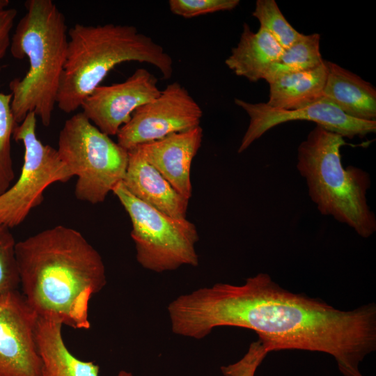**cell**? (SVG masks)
Segmentation results:
<instances>
[{
    "mask_svg": "<svg viewBox=\"0 0 376 376\" xmlns=\"http://www.w3.org/2000/svg\"><path fill=\"white\" fill-rule=\"evenodd\" d=\"M167 309L176 335L201 339L218 327L249 329L268 352L329 354L343 376H363L359 365L376 350L375 304L337 309L281 288L266 273L249 277L242 285L217 283L181 295Z\"/></svg>",
    "mask_w": 376,
    "mask_h": 376,
    "instance_id": "obj_1",
    "label": "cell"
},
{
    "mask_svg": "<svg viewBox=\"0 0 376 376\" xmlns=\"http://www.w3.org/2000/svg\"><path fill=\"white\" fill-rule=\"evenodd\" d=\"M22 294L38 318L88 329L91 297L107 283L99 252L77 230L56 226L16 244Z\"/></svg>",
    "mask_w": 376,
    "mask_h": 376,
    "instance_id": "obj_2",
    "label": "cell"
},
{
    "mask_svg": "<svg viewBox=\"0 0 376 376\" xmlns=\"http://www.w3.org/2000/svg\"><path fill=\"white\" fill-rule=\"evenodd\" d=\"M26 13L11 36L10 52L17 59L27 58L22 78L9 83L11 108L17 124L34 112L44 126L50 125L56 105L68 48L63 13L52 0H28Z\"/></svg>",
    "mask_w": 376,
    "mask_h": 376,
    "instance_id": "obj_3",
    "label": "cell"
},
{
    "mask_svg": "<svg viewBox=\"0 0 376 376\" xmlns=\"http://www.w3.org/2000/svg\"><path fill=\"white\" fill-rule=\"evenodd\" d=\"M68 48L56 100L72 113L100 86L115 66L127 61L146 63L170 79L173 61L164 48L132 25L75 24L68 31Z\"/></svg>",
    "mask_w": 376,
    "mask_h": 376,
    "instance_id": "obj_4",
    "label": "cell"
},
{
    "mask_svg": "<svg viewBox=\"0 0 376 376\" xmlns=\"http://www.w3.org/2000/svg\"><path fill=\"white\" fill-rule=\"evenodd\" d=\"M345 144L342 136L316 125L298 147L297 169L320 214L368 238L376 231L366 197L370 178L358 167H343L340 148Z\"/></svg>",
    "mask_w": 376,
    "mask_h": 376,
    "instance_id": "obj_5",
    "label": "cell"
},
{
    "mask_svg": "<svg viewBox=\"0 0 376 376\" xmlns=\"http://www.w3.org/2000/svg\"><path fill=\"white\" fill-rule=\"evenodd\" d=\"M56 150L62 162L78 177L75 189L78 200L102 203L125 177L128 151L101 132L82 112L65 122Z\"/></svg>",
    "mask_w": 376,
    "mask_h": 376,
    "instance_id": "obj_6",
    "label": "cell"
},
{
    "mask_svg": "<svg viewBox=\"0 0 376 376\" xmlns=\"http://www.w3.org/2000/svg\"><path fill=\"white\" fill-rule=\"evenodd\" d=\"M112 192L130 218L136 260L143 268L161 273L182 265L198 266L195 245L199 237L194 224L146 204L128 191L122 182Z\"/></svg>",
    "mask_w": 376,
    "mask_h": 376,
    "instance_id": "obj_7",
    "label": "cell"
},
{
    "mask_svg": "<svg viewBox=\"0 0 376 376\" xmlns=\"http://www.w3.org/2000/svg\"><path fill=\"white\" fill-rule=\"evenodd\" d=\"M36 121L35 113L30 112L13 132V139L22 143L24 155L18 180L0 195V226L10 229L21 224L31 210L42 202L48 186L66 182L74 176L57 150L38 139Z\"/></svg>",
    "mask_w": 376,
    "mask_h": 376,
    "instance_id": "obj_8",
    "label": "cell"
},
{
    "mask_svg": "<svg viewBox=\"0 0 376 376\" xmlns=\"http://www.w3.org/2000/svg\"><path fill=\"white\" fill-rule=\"evenodd\" d=\"M203 111L188 91L175 81L137 108L119 130L117 143L126 150L200 125Z\"/></svg>",
    "mask_w": 376,
    "mask_h": 376,
    "instance_id": "obj_9",
    "label": "cell"
},
{
    "mask_svg": "<svg viewBox=\"0 0 376 376\" xmlns=\"http://www.w3.org/2000/svg\"><path fill=\"white\" fill-rule=\"evenodd\" d=\"M235 104L244 110L249 117V123L238 148V153L246 150L270 129L292 120L313 121L348 139L363 137L376 131V120H363L350 117L324 97L295 110L276 109L264 102L250 103L238 98L235 99Z\"/></svg>",
    "mask_w": 376,
    "mask_h": 376,
    "instance_id": "obj_10",
    "label": "cell"
},
{
    "mask_svg": "<svg viewBox=\"0 0 376 376\" xmlns=\"http://www.w3.org/2000/svg\"><path fill=\"white\" fill-rule=\"evenodd\" d=\"M37 321L18 290L0 297V376H40Z\"/></svg>",
    "mask_w": 376,
    "mask_h": 376,
    "instance_id": "obj_11",
    "label": "cell"
},
{
    "mask_svg": "<svg viewBox=\"0 0 376 376\" xmlns=\"http://www.w3.org/2000/svg\"><path fill=\"white\" fill-rule=\"evenodd\" d=\"M160 92L157 78L146 69L138 68L123 82L95 88L83 101L81 112L101 132L116 135L137 108Z\"/></svg>",
    "mask_w": 376,
    "mask_h": 376,
    "instance_id": "obj_12",
    "label": "cell"
},
{
    "mask_svg": "<svg viewBox=\"0 0 376 376\" xmlns=\"http://www.w3.org/2000/svg\"><path fill=\"white\" fill-rule=\"evenodd\" d=\"M202 139L203 130L199 125L136 148L179 194L189 200L192 194L191 162L201 146Z\"/></svg>",
    "mask_w": 376,
    "mask_h": 376,
    "instance_id": "obj_13",
    "label": "cell"
},
{
    "mask_svg": "<svg viewBox=\"0 0 376 376\" xmlns=\"http://www.w3.org/2000/svg\"><path fill=\"white\" fill-rule=\"evenodd\" d=\"M122 182L128 191L146 204L170 217L186 218L189 200L173 187L136 147L128 150Z\"/></svg>",
    "mask_w": 376,
    "mask_h": 376,
    "instance_id": "obj_14",
    "label": "cell"
},
{
    "mask_svg": "<svg viewBox=\"0 0 376 376\" xmlns=\"http://www.w3.org/2000/svg\"><path fill=\"white\" fill-rule=\"evenodd\" d=\"M326 65L327 76L322 97L331 102L350 117L363 120H376V90L374 86L335 63L326 61Z\"/></svg>",
    "mask_w": 376,
    "mask_h": 376,
    "instance_id": "obj_15",
    "label": "cell"
},
{
    "mask_svg": "<svg viewBox=\"0 0 376 376\" xmlns=\"http://www.w3.org/2000/svg\"><path fill=\"white\" fill-rule=\"evenodd\" d=\"M62 326L38 317L36 339L41 361L40 376H99L97 364L79 359L68 350L62 336Z\"/></svg>",
    "mask_w": 376,
    "mask_h": 376,
    "instance_id": "obj_16",
    "label": "cell"
},
{
    "mask_svg": "<svg viewBox=\"0 0 376 376\" xmlns=\"http://www.w3.org/2000/svg\"><path fill=\"white\" fill-rule=\"evenodd\" d=\"M283 51L267 30L260 27L254 33L248 24L244 23L240 40L232 48L225 63L237 76L256 82L263 79L269 67Z\"/></svg>",
    "mask_w": 376,
    "mask_h": 376,
    "instance_id": "obj_17",
    "label": "cell"
},
{
    "mask_svg": "<svg viewBox=\"0 0 376 376\" xmlns=\"http://www.w3.org/2000/svg\"><path fill=\"white\" fill-rule=\"evenodd\" d=\"M327 76L325 61L311 70L279 75L268 83L269 97L266 104L283 110L307 107L322 97Z\"/></svg>",
    "mask_w": 376,
    "mask_h": 376,
    "instance_id": "obj_18",
    "label": "cell"
},
{
    "mask_svg": "<svg viewBox=\"0 0 376 376\" xmlns=\"http://www.w3.org/2000/svg\"><path fill=\"white\" fill-rule=\"evenodd\" d=\"M320 34L302 36L284 49L267 70L263 79L267 83L282 75L308 71L320 66L324 61L320 51Z\"/></svg>",
    "mask_w": 376,
    "mask_h": 376,
    "instance_id": "obj_19",
    "label": "cell"
},
{
    "mask_svg": "<svg viewBox=\"0 0 376 376\" xmlns=\"http://www.w3.org/2000/svg\"><path fill=\"white\" fill-rule=\"evenodd\" d=\"M12 95L0 91V195L10 188L15 177L11 139L17 125L11 108Z\"/></svg>",
    "mask_w": 376,
    "mask_h": 376,
    "instance_id": "obj_20",
    "label": "cell"
},
{
    "mask_svg": "<svg viewBox=\"0 0 376 376\" xmlns=\"http://www.w3.org/2000/svg\"><path fill=\"white\" fill-rule=\"evenodd\" d=\"M252 15L284 49L291 46L303 33L298 32L285 18L274 0H257Z\"/></svg>",
    "mask_w": 376,
    "mask_h": 376,
    "instance_id": "obj_21",
    "label": "cell"
},
{
    "mask_svg": "<svg viewBox=\"0 0 376 376\" xmlns=\"http://www.w3.org/2000/svg\"><path fill=\"white\" fill-rule=\"evenodd\" d=\"M16 244L10 229L0 226V297L18 290L20 285Z\"/></svg>",
    "mask_w": 376,
    "mask_h": 376,
    "instance_id": "obj_22",
    "label": "cell"
},
{
    "mask_svg": "<svg viewBox=\"0 0 376 376\" xmlns=\"http://www.w3.org/2000/svg\"><path fill=\"white\" fill-rule=\"evenodd\" d=\"M239 0H170V10L175 15L191 18L219 11L231 10Z\"/></svg>",
    "mask_w": 376,
    "mask_h": 376,
    "instance_id": "obj_23",
    "label": "cell"
},
{
    "mask_svg": "<svg viewBox=\"0 0 376 376\" xmlns=\"http://www.w3.org/2000/svg\"><path fill=\"white\" fill-rule=\"evenodd\" d=\"M269 352L258 340L251 343L247 352L238 361L220 368L224 376H254L257 368Z\"/></svg>",
    "mask_w": 376,
    "mask_h": 376,
    "instance_id": "obj_24",
    "label": "cell"
},
{
    "mask_svg": "<svg viewBox=\"0 0 376 376\" xmlns=\"http://www.w3.org/2000/svg\"><path fill=\"white\" fill-rule=\"evenodd\" d=\"M17 15V12L13 8L0 10V61L10 47V34Z\"/></svg>",
    "mask_w": 376,
    "mask_h": 376,
    "instance_id": "obj_25",
    "label": "cell"
},
{
    "mask_svg": "<svg viewBox=\"0 0 376 376\" xmlns=\"http://www.w3.org/2000/svg\"><path fill=\"white\" fill-rule=\"evenodd\" d=\"M9 5L8 0H0V10L8 8Z\"/></svg>",
    "mask_w": 376,
    "mask_h": 376,
    "instance_id": "obj_26",
    "label": "cell"
},
{
    "mask_svg": "<svg viewBox=\"0 0 376 376\" xmlns=\"http://www.w3.org/2000/svg\"><path fill=\"white\" fill-rule=\"evenodd\" d=\"M116 376H133L132 373L125 370H120Z\"/></svg>",
    "mask_w": 376,
    "mask_h": 376,
    "instance_id": "obj_27",
    "label": "cell"
}]
</instances>
